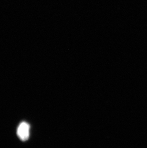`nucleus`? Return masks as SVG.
Instances as JSON below:
<instances>
[{
  "mask_svg": "<svg viewBox=\"0 0 147 148\" xmlns=\"http://www.w3.org/2000/svg\"><path fill=\"white\" fill-rule=\"evenodd\" d=\"M30 128L29 125L25 122H22L18 127L17 131V135L22 141H25L29 138Z\"/></svg>",
  "mask_w": 147,
  "mask_h": 148,
  "instance_id": "obj_1",
  "label": "nucleus"
}]
</instances>
